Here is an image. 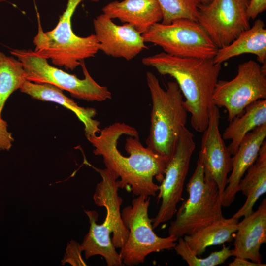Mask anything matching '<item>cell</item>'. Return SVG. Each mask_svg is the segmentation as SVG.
<instances>
[{
    "mask_svg": "<svg viewBox=\"0 0 266 266\" xmlns=\"http://www.w3.org/2000/svg\"><path fill=\"white\" fill-rule=\"evenodd\" d=\"M126 124L115 122L87 138L94 147L93 153L101 156L105 168L118 178L119 189L132 192L135 196H156L168 160L145 147L138 132L128 125L125 133L124 155L119 149L118 140Z\"/></svg>",
    "mask_w": 266,
    "mask_h": 266,
    "instance_id": "obj_1",
    "label": "cell"
},
{
    "mask_svg": "<svg viewBox=\"0 0 266 266\" xmlns=\"http://www.w3.org/2000/svg\"><path fill=\"white\" fill-rule=\"evenodd\" d=\"M142 64L154 67L160 74L169 75L177 83L191 114V124L197 132L206 128L212 96L222 65L212 59L181 58L162 52L143 58Z\"/></svg>",
    "mask_w": 266,
    "mask_h": 266,
    "instance_id": "obj_2",
    "label": "cell"
},
{
    "mask_svg": "<svg viewBox=\"0 0 266 266\" xmlns=\"http://www.w3.org/2000/svg\"><path fill=\"white\" fill-rule=\"evenodd\" d=\"M91 166L100 175L101 180L97 184L93 195L95 204L105 208L106 217L101 224L97 223L98 214L95 211L85 210L90 224L81 248L86 259L100 255L105 260L107 266H123L119 253L126 242L129 231L121 217L122 198L119 195L118 178L106 168L100 169Z\"/></svg>",
    "mask_w": 266,
    "mask_h": 266,
    "instance_id": "obj_3",
    "label": "cell"
},
{
    "mask_svg": "<svg viewBox=\"0 0 266 266\" xmlns=\"http://www.w3.org/2000/svg\"><path fill=\"white\" fill-rule=\"evenodd\" d=\"M146 81L152 105L146 146L169 161L186 127L188 112L176 81L168 82L164 89L156 75L149 71Z\"/></svg>",
    "mask_w": 266,
    "mask_h": 266,
    "instance_id": "obj_4",
    "label": "cell"
},
{
    "mask_svg": "<svg viewBox=\"0 0 266 266\" xmlns=\"http://www.w3.org/2000/svg\"><path fill=\"white\" fill-rule=\"evenodd\" d=\"M83 0H68L56 26L46 32L43 31L37 14L38 32L33 40L35 46L34 51L47 60L50 59L53 65L63 66L66 70H74L82 61L95 57L99 51V43L95 34L80 37L71 28V18Z\"/></svg>",
    "mask_w": 266,
    "mask_h": 266,
    "instance_id": "obj_5",
    "label": "cell"
},
{
    "mask_svg": "<svg viewBox=\"0 0 266 266\" xmlns=\"http://www.w3.org/2000/svg\"><path fill=\"white\" fill-rule=\"evenodd\" d=\"M186 189L188 198L177 209L176 218L168 228L169 235L178 238L191 234L224 217L218 186L198 160Z\"/></svg>",
    "mask_w": 266,
    "mask_h": 266,
    "instance_id": "obj_6",
    "label": "cell"
},
{
    "mask_svg": "<svg viewBox=\"0 0 266 266\" xmlns=\"http://www.w3.org/2000/svg\"><path fill=\"white\" fill-rule=\"evenodd\" d=\"M10 53L22 63L28 81L52 84L68 91L73 98L87 101L102 102L112 98L108 88L99 85L91 76L84 61L80 64L84 77L79 79L51 66L46 59L31 49H14Z\"/></svg>",
    "mask_w": 266,
    "mask_h": 266,
    "instance_id": "obj_7",
    "label": "cell"
},
{
    "mask_svg": "<svg viewBox=\"0 0 266 266\" xmlns=\"http://www.w3.org/2000/svg\"><path fill=\"white\" fill-rule=\"evenodd\" d=\"M150 197L139 195L131 205L121 211L123 222L129 231L128 239L119 254L124 265L133 266L143 263L152 253L174 248L178 238L158 236L154 232L152 219L148 215Z\"/></svg>",
    "mask_w": 266,
    "mask_h": 266,
    "instance_id": "obj_8",
    "label": "cell"
},
{
    "mask_svg": "<svg viewBox=\"0 0 266 266\" xmlns=\"http://www.w3.org/2000/svg\"><path fill=\"white\" fill-rule=\"evenodd\" d=\"M145 42L181 58L213 59L218 48L197 21L179 19L169 24L156 23L142 34Z\"/></svg>",
    "mask_w": 266,
    "mask_h": 266,
    "instance_id": "obj_9",
    "label": "cell"
},
{
    "mask_svg": "<svg viewBox=\"0 0 266 266\" xmlns=\"http://www.w3.org/2000/svg\"><path fill=\"white\" fill-rule=\"evenodd\" d=\"M266 68L254 60L238 66L237 73L232 80H218L212 96V104L224 107L228 120L241 115L254 101L266 99Z\"/></svg>",
    "mask_w": 266,
    "mask_h": 266,
    "instance_id": "obj_10",
    "label": "cell"
},
{
    "mask_svg": "<svg viewBox=\"0 0 266 266\" xmlns=\"http://www.w3.org/2000/svg\"><path fill=\"white\" fill-rule=\"evenodd\" d=\"M195 147L194 134L185 127L159 186L157 198L158 202L161 200V203L157 215L152 219L153 229L170 220L176 214L177 205L182 199L184 185Z\"/></svg>",
    "mask_w": 266,
    "mask_h": 266,
    "instance_id": "obj_11",
    "label": "cell"
},
{
    "mask_svg": "<svg viewBox=\"0 0 266 266\" xmlns=\"http://www.w3.org/2000/svg\"><path fill=\"white\" fill-rule=\"evenodd\" d=\"M249 0H212L199 6L197 22L218 49L231 43L249 29Z\"/></svg>",
    "mask_w": 266,
    "mask_h": 266,
    "instance_id": "obj_12",
    "label": "cell"
},
{
    "mask_svg": "<svg viewBox=\"0 0 266 266\" xmlns=\"http://www.w3.org/2000/svg\"><path fill=\"white\" fill-rule=\"evenodd\" d=\"M220 119L219 108L212 105L208 125L202 132L198 161L216 183L222 197L232 169V155L219 131Z\"/></svg>",
    "mask_w": 266,
    "mask_h": 266,
    "instance_id": "obj_13",
    "label": "cell"
},
{
    "mask_svg": "<svg viewBox=\"0 0 266 266\" xmlns=\"http://www.w3.org/2000/svg\"><path fill=\"white\" fill-rule=\"evenodd\" d=\"M93 25L99 50L108 56L129 61L148 49L142 34L129 24L117 25L102 13L94 19Z\"/></svg>",
    "mask_w": 266,
    "mask_h": 266,
    "instance_id": "obj_14",
    "label": "cell"
},
{
    "mask_svg": "<svg viewBox=\"0 0 266 266\" xmlns=\"http://www.w3.org/2000/svg\"><path fill=\"white\" fill-rule=\"evenodd\" d=\"M232 256L261 264L260 248L266 242V199L258 209L237 224L233 237Z\"/></svg>",
    "mask_w": 266,
    "mask_h": 266,
    "instance_id": "obj_15",
    "label": "cell"
},
{
    "mask_svg": "<svg viewBox=\"0 0 266 266\" xmlns=\"http://www.w3.org/2000/svg\"><path fill=\"white\" fill-rule=\"evenodd\" d=\"M266 136V124L262 125L248 133L232 157V169L227 179L221 201L222 206H230L238 192L239 183L248 168L256 161Z\"/></svg>",
    "mask_w": 266,
    "mask_h": 266,
    "instance_id": "obj_16",
    "label": "cell"
},
{
    "mask_svg": "<svg viewBox=\"0 0 266 266\" xmlns=\"http://www.w3.org/2000/svg\"><path fill=\"white\" fill-rule=\"evenodd\" d=\"M102 11L111 19H118L131 25L141 34L163 19L157 0H116L105 5Z\"/></svg>",
    "mask_w": 266,
    "mask_h": 266,
    "instance_id": "obj_17",
    "label": "cell"
},
{
    "mask_svg": "<svg viewBox=\"0 0 266 266\" xmlns=\"http://www.w3.org/2000/svg\"><path fill=\"white\" fill-rule=\"evenodd\" d=\"M20 90L33 99L55 102L73 112L84 124L86 138L100 132V123L94 119L97 114V110L93 108L79 106L73 100L66 96L63 90L58 87L48 83H37L27 80Z\"/></svg>",
    "mask_w": 266,
    "mask_h": 266,
    "instance_id": "obj_18",
    "label": "cell"
},
{
    "mask_svg": "<svg viewBox=\"0 0 266 266\" xmlns=\"http://www.w3.org/2000/svg\"><path fill=\"white\" fill-rule=\"evenodd\" d=\"M243 54H252L266 68V29L264 22L257 19L252 27L243 31L229 45L218 49L213 58L215 63H222Z\"/></svg>",
    "mask_w": 266,
    "mask_h": 266,
    "instance_id": "obj_19",
    "label": "cell"
},
{
    "mask_svg": "<svg viewBox=\"0 0 266 266\" xmlns=\"http://www.w3.org/2000/svg\"><path fill=\"white\" fill-rule=\"evenodd\" d=\"M238 190L246 197L243 206L233 216L239 219L253 212L255 203L266 192V141L261 147L256 161L240 180Z\"/></svg>",
    "mask_w": 266,
    "mask_h": 266,
    "instance_id": "obj_20",
    "label": "cell"
},
{
    "mask_svg": "<svg viewBox=\"0 0 266 266\" xmlns=\"http://www.w3.org/2000/svg\"><path fill=\"white\" fill-rule=\"evenodd\" d=\"M238 222L239 219L233 216L223 217L183 238L193 253L199 256L209 246L233 241Z\"/></svg>",
    "mask_w": 266,
    "mask_h": 266,
    "instance_id": "obj_21",
    "label": "cell"
},
{
    "mask_svg": "<svg viewBox=\"0 0 266 266\" xmlns=\"http://www.w3.org/2000/svg\"><path fill=\"white\" fill-rule=\"evenodd\" d=\"M266 124V99L259 100L248 105L243 113L229 122L222 137L230 140L227 146L231 155L236 151L245 136L255 128Z\"/></svg>",
    "mask_w": 266,
    "mask_h": 266,
    "instance_id": "obj_22",
    "label": "cell"
},
{
    "mask_svg": "<svg viewBox=\"0 0 266 266\" xmlns=\"http://www.w3.org/2000/svg\"><path fill=\"white\" fill-rule=\"evenodd\" d=\"M26 80L21 62L0 51V118L7 99L13 92L20 89Z\"/></svg>",
    "mask_w": 266,
    "mask_h": 266,
    "instance_id": "obj_23",
    "label": "cell"
},
{
    "mask_svg": "<svg viewBox=\"0 0 266 266\" xmlns=\"http://www.w3.org/2000/svg\"><path fill=\"white\" fill-rule=\"evenodd\" d=\"M163 12L161 23L169 24L179 19L197 21L199 0H157Z\"/></svg>",
    "mask_w": 266,
    "mask_h": 266,
    "instance_id": "obj_24",
    "label": "cell"
},
{
    "mask_svg": "<svg viewBox=\"0 0 266 266\" xmlns=\"http://www.w3.org/2000/svg\"><path fill=\"white\" fill-rule=\"evenodd\" d=\"M173 249L189 266H215L223 264L232 256L230 247L224 246L221 250L212 252L206 258H199L193 253L182 237L178 239Z\"/></svg>",
    "mask_w": 266,
    "mask_h": 266,
    "instance_id": "obj_25",
    "label": "cell"
},
{
    "mask_svg": "<svg viewBox=\"0 0 266 266\" xmlns=\"http://www.w3.org/2000/svg\"><path fill=\"white\" fill-rule=\"evenodd\" d=\"M82 250L80 244L74 241H71L67 245L66 254L64 261L68 262L72 266H86L81 256Z\"/></svg>",
    "mask_w": 266,
    "mask_h": 266,
    "instance_id": "obj_26",
    "label": "cell"
},
{
    "mask_svg": "<svg viewBox=\"0 0 266 266\" xmlns=\"http://www.w3.org/2000/svg\"><path fill=\"white\" fill-rule=\"evenodd\" d=\"M8 125L6 121L0 118V151L9 150L14 141L11 133L7 130Z\"/></svg>",
    "mask_w": 266,
    "mask_h": 266,
    "instance_id": "obj_27",
    "label": "cell"
},
{
    "mask_svg": "<svg viewBox=\"0 0 266 266\" xmlns=\"http://www.w3.org/2000/svg\"><path fill=\"white\" fill-rule=\"evenodd\" d=\"M266 9V0H249L247 14L249 18L255 19Z\"/></svg>",
    "mask_w": 266,
    "mask_h": 266,
    "instance_id": "obj_28",
    "label": "cell"
},
{
    "mask_svg": "<svg viewBox=\"0 0 266 266\" xmlns=\"http://www.w3.org/2000/svg\"><path fill=\"white\" fill-rule=\"evenodd\" d=\"M229 266H266L265 264H258L249 260L235 257L234 260L229 264Z\"/></svg>",
    "mask_w": 266,
    "mask_h": 266,
    "instance_id": "obj_29",
    "label": "cell"
},
{
    "mask_svg": "<svg viewBox=\"0 0 266 266\" xmlns=\"http://www.w3.org/2000/svg\"><path fill=\"white\" fill-rule=\"evenodd\" d=\"M212 0H199L200 3L202 4H206L209 3Z\"/></svg>",
    "mask_w": 266,
    "mask_h": 266,
    "instance_id": "obj_30",
    "label": "cell"
},
{
    "mask_svg": "<svg viewBox=\"0 0 266 266\" xmlns=\"http://www.w3.org/2000/svg\"><path fill=\"white\" fill-rule=\"evenodd\" d=\"M5 0H0V1H5Z\"/></svg>",
    "mask_w": 266,
    "mask_h": 266,
    "instance_id": "obj_31",
    "label": "cell"
}]
</instances>
